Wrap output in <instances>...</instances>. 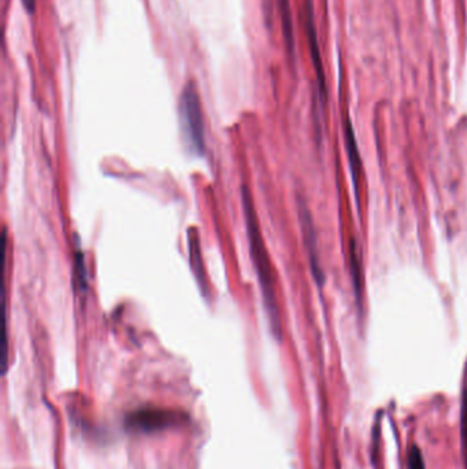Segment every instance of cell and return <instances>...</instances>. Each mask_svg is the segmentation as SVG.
Listing matches in <instances>:
<instances>
[{"label": "cell", "mask_w": 467, "mask_h": 469, "mask_svg": "<svg viewBox=\"0 0 467 469\" xmlns=\"http://www.w3.org/2000/svg\"><path fill=\"white\" fill-rule=\"evenodd\" d=\"M6 271H7V234H3V369L7 368V354H8V342H7V285H6Z\"/></svg>", "instance_id": "7"}, {"label": "cell", "mask_w": 467, "mask_h": 469, "mask_svg": "<svg viewBox=\"0 0 467 469\" xmlns=\"http://www.w3.org/2000/svg\"><path fill=\"white\" fill-rule=\"evenodd\" d=\"M281 17L284 24V33L288 43L289 51L293 52V32H292V21H291V10L288 0H280Z\"/></svg>", "instance_id": "8"}, {"label": "cell", "mask_w": 467, "mask_h": 469, "mask_svg": "<svg viewBox=\"0 0 467 469\" xmlns=\"http://www.w3.org/2000/svg\"><path fill=\"white\" fill-rule=\"evenodd\" d=\"M243 205H244V214H245L247 231H248V239H250L251 259L254 262L259 283H260L265 309H266L267 317L270 320V326H272L273 332L276 335H280V313H279L277 298H276L273 271H272V265L269 261V254L266 251L263 239L259 232L253 196L250 194V189L247 187L243 188Z\"/></svg>", "instance_id": "1"}, {"label": "cell", "mask_w": 467, "mask_h": 469, "mask_svg": "<svg viewBox=\"0 0 467 469\" xmlns=\"http://www.w3.org/2000/svg\"><path fill=\"white\" fill-rule=\"evenodd\" d=\"M355 253V244H351V269H352V278L355 284V291L358 294V299H360V276H359V265Z\"/></svg>", "instance_id": "11"}, {"label": "cell", "mask_w": 467, "mask_h": 469, "mask_svg": "<svg viewBox=\"0 0 467 469\" xmlns=\"http://www.w3.org/2000/svg\"><path fill=\"white\" fill-rule=\"evenodd\" d=\"M408 465L410 469H425L423 458L420 454V449L417 446H413L410 449V456H408Z\"/></svg>", "instance_id": "12"}, {"label": "cell", "mask_w": 467, "mask_h": 469, "mask_svg": "<svg viewBox=\"0 0 467 469\" xmlns=\"http://www.w3.org/2000/svg\"><path fill=\"white\" fill-rule=\"evenodd\" d=\"M75 273H77V279H78V284L81 287V291H85L87 288V271H85V262H84V257L80 249H75Z\"/></svg>", "instance_id": "10"}, {"label": "cell", "mask_w": 467, "mask_h": 469, "mask_svg": "<svg viewBox=\"0 0 467 469\" xmlns=\"http://www.w3.org/2000/svg\"><path fill=\"white\" fill-rule=\"evenodd\" d=\"M307 39H308V47H310V52H311L313 65H314V69L317 73L320 94H321V97L324 100H327V80H325V71H324V65H322V59H321V54H320V46H318L317 30H315V24H314V13H313L311 0H307Z\"/></svg>", "instance_id": "4"}, {"label": "cell", "mask_w": 467, "mask_h": 469, "mask_svg": "<svg viewBox=\"0 0 467 469\" xmlns=\"http://www.w3.org/2000/svg\"><path fill=\"white\" fill-rule=\"evenodd\" d=\"M301 221H302V228H303L304 239H305L308 256H310V261H311V269H313V273L315 276V280L321 284L324 282V273L321 271L320 261H318L317 237H315V231H314V227H313L311 217L305 209H301Z\"/></svg>", "instance_id": "5"}, {"label": "cell", "mask_w": 467, "mask_h": 469, "mask_svg": "<svg viewBox=\"0 0 467 469\" xmlns=\"http://www.w3.org/2000/svg\"><path fill=\"white\" fill-rule=\"evenodd\" d=\"M344 135H346V147H347V154H348V160H350L351 174H352V180H353V188H355V194H358V183H359V173H360V160H359L356 139H355V133H353L350 119H347L346 124H344Z\"/></svg>", "instance_id": "6"}, {"label": "cell", "mask_w": 467, "mask_h": 469, "mask_svg": "<svg viewBox=\"0 0 467 469\" xmlns=\"http://www.w3.org/2000/svg\"><path fill=\"white\" fill-rule=\"evenodd\" d=\"M186 422V415L174 410L145 408L128 415L125 424L129 429L144 434H152L176 427Z\"/></svg>", "instance_id": "3"}, {"label": "cell", "mask_w": 467, "mask_h": 469, "mask_svg": "<svg viewBox=\"0 0 467 469\" xmlns=\"http://www.w3.org/2000/svg\"><path fill=\"white\" fill-rule=\"evenodd\" d=\"M180 121L188 148L198 155L205 153V122L200 99L193 83L186 85L180 99Z\"/></svg>", "instance_id": "2"}, {"label": "cell", "mask_w": 467, "mask_h": 469, "mask_svg": "<svg viewBox=\"0 0 467 469\" xmlns=\"http://www.w3.org/2000/svg\"><path fill=\"white\" fill-rule=\"evenodd\" d=\"M461 442H462V454L467 468V390L463 393L462 398V410H461Z\"/></svg>", "instance_id": "9"}, {"label": "cell", "mask_w": 467, "mask_h": 469, "mask_svg": "<svg viewBox=\"0 0 467 469\" xmlns=\"http://www.w3.org/2000/svg\"><path fill=\"white\" fill-rule=\"evenodd\" d=\"M23 3H24L25 8H26L28 14L35 13V8H36V0H23Z\"/></svg>", "instance_id": "13"}]
</instances>
